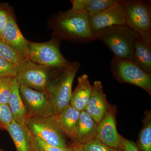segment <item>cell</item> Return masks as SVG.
Listing matches in <instances>:
<instances>
[{"label":"cell","instance_id":"cell-3","mask_svg":"<svg viewBox=\"0 0 151 151\" xmlns=\"http://www.w3.org/2000/svg\"><path fill=\"white\" fill-rule=\"evenodd\" d=\"M96 40L108 46L115 57L132 59L135 42L139 36L126 24L115 25L100 31L94 35Z\"/></svg>","mask_w":151,"mask_h":151},{"label":"cell","instance_id":"cell-34","mask_svg":"<svg viewBox=\"0 0 151 151\" xmlns=\"http://www.w3.org/2000/svg\"><path fill=\"white\" fill-rule=\"evenodd\" d=\"M35 151H37V150H36V149H35Z\"/></svg>","mask_w":151,"mask_h":151},{"label":"cell","instance_id":"cell-18","mask_svg":"<svg viewBox=\"0 0 151 151\" xmlns=\"http://www.w3.org/2000/svg\"><path fill=\"white\" fill-rule=\"evenodd\" d=\"M97 124L86 111L80 112L75 142L83 145L96 138Z\"/></svg>","mask_w":151,"mask_h":151},{"label":"cell","instance_id":"cell-7","mask_svg":"<svg viewBox=\"0 0 151 151\" xmlns=\"http://www.w3.org/2000/svg\"><path fill=\"white\" fill-rule=\"evenodd\" d=\"M26 127L33 136L50 145L63 148L68 147L65 135L55 115L45 118H29L27 121Z\"/></svg>","mask_w":151,"mask_h":151},{"label":"cell","instance_id":"cell-17","mask_svg":"<svg viewBox=\"0 0 151 151\" xmlns=\"http://www.w3.org/2000/svg\"><path fill=\"white\" fill-rule=\"evenodd\" d=\"M8 105L14 121L19 125L26 127V122L28 117L26 108L20 94L19 84L16 78H14L12 90Z\"/></svg>","mask_w":151,"mask_h":151},{"label":"cell","instance_id":"cell-30","mask_svg":"<svg viewBox=\"0 0 151 151\" xmlns=\"http://www.w3.org/2000/svg\"><path fill=\"white\" fill-rule=\"evenodd\" d=\"M71 9L76 12L86 11V7L89 3V0H72Z\"/></svg>","mask_w":151,"mask_h":151},{"label":"cell","instance_id":"cell-33","mask_svg":"<svg viewBox=\"0 0 151 151\" xmlns=\"http://www.w3.org/2000/svg\"><path fill=\"white\" fill-rule=\"evenodd\" d=\"M0 151H4V150H3V149L0 148Z\"/></svg>","mask_w":151,"mask_h":151},{"label":"cell","instance_id":"cell-24","mask_svg":"<svg viewBox=\"0 0 151 151\" xmlns=\"http://www.w3.org/2000/svg\"><path fill=\"white\" fill-rule=\"evenodd\" d=\"M17 74V67L13 63L0 57V78H15Z\"/></svg>","mask_w":151,"mask_h":151},{"label":"cell","instance_id":"cell-11","mask_svg":"<svg viewBox=\"0 0 151 151\" xmlns=\"http://www.w3.org/2000/svg\"><path fill=\"white\" fill-rule=\"evenodd\" d=\"M88 18L90 29L94 35L107 28L125 24V12L120 0L101 13L89 15Z\"/></svg>","mask_w":151,"mask_h":151},{"label":"cell","instance_id":"cell-23","mask_svg":"<svg viewBox=\"0 0 151 151\" xmlns=\"http://www.w3.org/2000/svg\"><path fill=\"white\" fill-rule=\"evenodd\" d=\"M14 78L12 77L0 78V103L4 104L8 103L12 90Z\"/></svg>","mask_w":151,"mask_h":151},{"label":"cell","instance_id":"cell-2","mask_svg":"<svg viewBox=\"0 0 151 151\" xmlns=\"http://www.w3.org/2000/svg\"><path fill=\"white\" fill-rule=\"evenodd\" d=\"M80 66V63L75 60L65 66L53 69L47 93L52 104L55 116L69 105L72 84Z\"/></svg>","mask_w":151,"mask_h":151},{"label":"cell","instance_id":"cell-6","mask_svg":"<svg viewBox=\"0 0 151 151\" xmlns=\"http://www.w3.org/2000/svg\"><path fill=\"white\" fill-rule=\"evenodd\" d=\"M111 72L121 83H128L144 89L151 95V73H146L135 64L132 59L114 57L111 64Z\"/></svg>","mask_w":151,"mask_h":151},{"label":"cell","instance_id":"cell-31","mask_svg":"<svg viewBox=\"0 0 151 151\" xmlns=\"http://www.w3.org/2000/svg\"><path fill=\"white\" fill-rule=\"evenodd\" d=\"M70 147V151H85L83 145L77 143H73Z\"/></svg>","mask_w":151,"mask_h":151},{"label":"cell","instance_id":"cell-21","mask_svg":"<svg viewBox=\"0 0 151 151\" xmlns=\"http://www.w3.org/2000/svg\"><path fill=\"white\" fill-rule=\"evenodd\" d=\"M0 57L13 63L17 67L27 60L17 53L1 39H0Z\"/></svg>","mask_w":151,"mask_h":151},{"label":"cell","instance_id":"cell-14","mask_svg":"<svg viewBox=\"0 0 151 151\" xmlns=\"http://www.w3.org/2000/svg\"><path fill=\"white\" fill-rule=\"evenodd\" d=\"M92 91L88 75L84 74L78 79L77 85L72 92L69 105L81 112L85 111L89 102Z\"/></svg>","mask_w":151,"mask_h":151},{"label":"cell","instance_id":"cell-10","mask_svg":"<svg viewBox=\"0 0 151 151\" xmlns=\"http://www.w3.org/2000/svg\"><path fill=\"white\" fill-rule=\"evenodd\" d=\"M116 106L111 105L97 124L96 138L108 147L120 149L122 136L118 133L116 127Z\"/></svg>","mask_w":151,"mask_h":151},{"label":"cell","instance_id":"cell-8","mask_svg":"<svg viewBox=\"0 0 151 151\" xmlns=\"http://www.w3.org/2000/svg\"><path fill=\"white\" fill-rule=\"evenodd\" d=\"M53 69L47 68L27 60L17 67L16 78L19 84L30 88L47 92Z\"/></svg>","mask_w":151,"mask_h":151},{"label":"cell","instance_id":"cell-12","mask_svg":"<svg viewBox=\"0 0 151 151\" xmlns=\"http://www.w3.org/2000/svg\"><path fill=\"white\" fill-rule=\"evenodd\" d=\"M0 39L7 44L17 53L29 60V40L24 37L20 30L14 13L10 17L2 31Z\"/></svg>","mask_w":151,"mask_h":151},{"label":"cell","instance_id":"cell-25","mask_svg":"<svg viewBox=\"0 0 151 151\" xmlns=\"http://www.w3.org/2000/svg\"><path fill=\"white\" fill-rule=\"evenodd\" d=\"M85 151H123L122 149H116L108 147L94 138L83 145Z\"/></svg>","mask_w":151,"mask_h":151},{"label":"cell","instance_id":"cell-13","mask_svg":"<svg viewBox=\"0 0 151 151\" xmlns=\"http://www.w3.org/2000/svg\"><path fill=\"white\" fill-rule=\"evenodd\" d=\"M110 106L101 81H94L92 85V94L85 111L98 124Z\"/></svg>","mask_w":151,"mask_h":151},{"label":"cell","instance_id":"cell-29","mask_svg":"<svg viewBox=\"0 0 151 151\" xmlns=\"http://www.w3.org/2000/svg\"><path fill=\"white\" fill-rule=\"evenodd\" d=\"M121 149L123 151H139L137 145L133 141L121 137Z\"/></svg>","mask_w":151,"mask_h":151},{"label":"cell","instance_id":"cell-27","mask_svg":"<svg viewBox=\"0 0 151 151\" xmlns=\"http://www.w3.org/2000/svg\"><path fill=\"white\" fill-rule=\"evenodd\" d=\"M13 14V9L9 4L0 2V35L10 17Z\"/></svg>","mask_w":151,"mask_h":151},{"label":"cell","instance_id":"cell-1","mask_svg":"<svg viewBox=\"0 0 151 151\" xmlns=\"http://www.w3.org/2000/svg\"><path fill=\"white\" fill-rule=\"evenodd\" d=\"M88 17L86 11L76 12L71 9L60 11L49 19L47 26L52 30V36L60 40L89 43L96 39L90 29Z\"/></svg>","mask_w":151,"mask_h":151},{"label":"cell","instance_id":"cell-28","mask_svg":"<svg viewBox=\"0 0 151 151\" xmlns=\"http://www.w3.org/2000/svg\"><path fill=\"white\" fill-rule=\"evenodd\" d=\"M33 140L35 148L37 151H70V147L63 148L50 145L40 138L34 136H33Z\"/></svg>","mask_w":151,"mask_h":151},{"label":"cell","instance_id":"cell-26","mask_svg":"<svg viewBox=\"0 0 151 151\" xmlns=\"http://www.w3.org/2000/svg\"><path fill=\"white\" fill-rule=\"evenodd\" d=\"M13 120L12 115L8 105L0 103V124L3 129H7Z\"/></svg>","mask_w":151,"mask_h":151},{"label":"cell","instance_id":"cell-22","mask_svg":"<svg viewBox=\"0 0 151 151\" xmlns=\"http://www.w3.org/2000/svg\"><path fill=\"white\" fill-rule=\"evenodd\" d=\"M118 1L119 0H89L86 11L89 15L101 13L116 4Z\"/></svg>","mask_w":151,"mask_h":151},{"label":"cell","instance_id":"cell-15","mask_svg":"<svg viewBox=\"0 0 151 151\" xmlns=\"http://www.w3.org/2000/svg\"><path fill=\"white\" fill-rule=\"evenodd\" d=\"M6 131L13 141L17 151H35L33 135L27 127L17 124L14 120Z\"/></svg>","mask_w":151,"mask_h":151},{"label":"cell","instance_id":"cell-4","mask_svg":"<svg viewBox=\"0 0 151 151\" xmlns=\"http://www.w3.org/2000/svg\"><path fill=\"white\" fill-rule=\"evenodd\" d=\"M120 1L125 12V24L143 40L151 43V1Z\"/></svg>","mask_w":151,"mask_h":151},{"label":"cell","instance_id":"cell-32","mask_svg":"<svg viewBox=\"0 0 151 151\" xmlns=\"http://www.w3.org/2000/svg\"><path fill=\"white\" fill-rule=\"evenodd\" d=\"M2 129H3L2 127V126H1V124H0V130Z\"/></svg>","mask_w":151,"mask_h":151},{"label":"cell","instance_id":"cell-9","mask_svg":"<svg viewBox=\"0 0 151 151\" xmlns=\"http://www.w3.org/2000/svg\"><path fill=\"white\" fill-rule=\"evenodd\" d=\"M19 92L28 118H45L54 115L53 106L46 92L36 91L22 84H19Z\"/></svg>","mask_w":151,"mask_h":151},{"label":"cell","instance_id":"cell-16","mask_svg":"<svg viewBox=\"0 0 151 151\" xmlns=\"http://www.w3.org/2000/svg\"><path fill=\"white\" fill-rule=\"evenodd\" d=\"M80 112L70 105L57 116L58 121L65 136L75 142Z\"/></svg>","mask_w":151,"mask_h":151},{"label":"cell","instance_id":"cell-20","mask_svg":"<svg viewBox=\"0 0 151 151\" xmlns=\"http://www.w3.org/2000/svg\"><path fill=\"white\" fill-rule=\"evenodd\" d=\"M143 127L140 132L137 147L139 151H151V113L146 111L143 120Z\"/></svg>","mask_w":151,"mask_h":151},{"label":"cell","instance_id":"cell-5","mask_svg":"<svg viewBox=\"0 0 151 151\" xmlns=\"http://www.w3.org/2000/svg\"><path fill=\"white\" fill-rule=\"evenodd\" d=\"M61 41L53 36L46 42L28 41L29 60L51 69L68 65L70 62L63 56L60 50Z\"/></svg>","mask_w":151,"mask_h":151},{"label":"cell","instance_id":"cell-19","mask_svg":"<svg viewBox=\"0 0 151 151\" xmlns=\"http://www.w3.org/2000/svg\"><path fill=\"white\" fill-rule=\"evenodd\" d=\"M132 59L142 70L151 73V43L138 38L135 42Z\"/></svg>","mask_w":151,"mask_h":151}]
</instances>
